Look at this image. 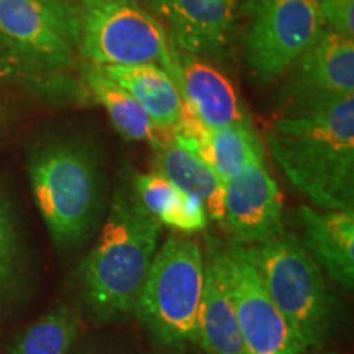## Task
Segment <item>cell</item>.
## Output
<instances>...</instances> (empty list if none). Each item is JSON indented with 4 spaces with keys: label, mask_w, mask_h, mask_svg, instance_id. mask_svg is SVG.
Listing matches in <instances>:
<instances>
[{
    "label": "cell",
    "mask_w": 354,
    "mask_h": 354,
    "mask_svg": "<svg viewBox=\"0 0 354 354\" xmlns=\"http://www.w3.org/2000/svg\"><path fill=\"white\" fill-rule=\"evenodd\" d=\"M266 143L287 180L320 210H354V95L284 112Z\"/></svg>",
    "instance_id": "6da1fadb"
},
{
    "label": "cell",
    "mask_w": 354,
    "mask_h": 354,
    "mask_svg": "<svg viewBox=\"0 0 354 354\" xmlns=\"http://www.w3.org/2000/svg\"><path fill=\"white\" fill-rule=\"evenodd\" d=\"M165 225L140 202L131 180L115 190L95 246L84 261V299L102 322L130 315Z\"/></svg>",
    "instance_id": "7a4b0ae2"
},
{
    "label": "cell",
    "mask_w": 354,
    "mask_h": 354,
    "mask_svg": "<svg viewBox=\"0 0 354 354\" xmlns=\"http://www.w3.org/2000/svg\"><path fill=\"white\" fill-rule=\"evenodd\" d=\"M35 202L53 240L74 246L94 232L104 209L100 156L84 140H55L28 162Z\"/></svg>",
    "instance_id": "3957f363"
},
{
    "label": "cell",
    "mask_w": 354,
    "mask_h": 354,
    "mask_svg": "<svg viewBox=\"0 0 354 354\" xmlns=\"http://www.w3.org/2000/svg\"><path fill=\"white\" fill-rule=\"evenodd\" d=\"M0 43L38 91L88 95L82 81L64 79L81 63L76 0H0Z\"/></svg>",
    "instance_id": "277c9868"
},
{
    "label": "cell",
    "mask_w": 354,
    "mask_h": 354,
    "mask_svg": "<svg viewBox=\"0 0 354 354\" xmlns=\"http://www.w3.org/2000/svg\"><path fill=\"white\" fill-rule=\"evenodd\" d=\"M243 250L302 351L320 348L335 328L338 308L322 268L300 238L284 230L272 240Z\"/></svg>",
    "instance_id": "5b68a950"
},
{
    "label": "cell",
    "mask_w": 354,
    "mask_h": 354,
    "mask_svg": "<svg viewBox=\"0 0 354 354\" xmlns=\"http://www.w3.org/2000/svg\"><path fill=\"white\" fill-rule=\"evenodd\" d=\"M81 63L100 66L154 64L174 71V44L165 26L136 0H76Z\"/></svg>",
    "instance_id": "8992f818"
},
{
    "label": "cell",
    "mask_w": 354,
    "mask_h": 354,
    "mask_svg": "<svg viewBox=\"0 0 354 354\" xmlns=\"http://www.w3.org/2000/svg\"><path fill=\"white\" fill-rule=\"evenodd\" d=\"M203 254L190 238H167L154 254L133 313L165 344L196 342Z\"/></svg>",
    "instance_id": "52a82bcc"
},
{
    "label": "cell",
    "mask_w": 354,
    "mask_h": 354,
    "mask_svg": "<svg viewBox=\"0 0 354 354\" xmlns=\"http://www.w3.org/2000/svg\"><path fill=\"white\" fill-rule=\"evenodd\" d=\"M318 0H254L245 57L259 86H271L323 32Z\"/></svg>",
    "instance_id": "ba28073f"
},
{
    "label": "cell",
    "mask_w": 354,
    "mask_h": 354,
    "mask_svg": "<svg viewBox=\"0 0 354 354\" xmlns=\"http://www.w3.org/2000/svg\"><path fill=\"white\" fill-rule=\"evenodd\" d=\"M230 287L245 354L304 353L241 245H225Z\"/></svg>",
    "instance_id": "9c48e42d"
},
{
    "label": "cell",
    "mask_w": 354,
    "mask_h": 354,
    "mask_svg": "<svg viewBox=\"0 0 354 354\" xmlns=\"http://www.w3.org/2000/svg\"><path fill=\"white\" fill-rule=\"evenodd\" d=\"M284 77L286 112L322 107L354 95V39L323 28Z\"/></svg>",
    "instance_id": "30bf717a"
},
{
    "label": "cell",
    "mask_w": 354,
    "mask_h": 354,
    "mask_svg": "<svg viewBox=\"0 0 354 354\" xmlns=\"http://www.w3.org/2000/svg\"><path fill=\"white\" fill-rule=\"evenodd\" d=\"M165 26L177 50L223 61L243 0H136Z\"/></svg>",
    "instance_id": "8fae6325"
},
{
    "label": "cell",
    "mask_w": 354,
    "mask_h": 354,
    "mask_svg": "<svg viewBox=\"0 0 354 354\" xmlns=\"http://www.w3.org/2000/svg\"><path fill=\"white\" fill-rule=\"evenodd\" d=\"M223 223L241 246L261 245L284 232L282 197L266 161L250 162L225 184Z\"/></svg>",
    "instance_id": "7c38bea8"
},
{
    "label": "cell",
    "mask_w": 354,
    "mask_h": 354,
    "mask_svg": "<svg viewBox=\"0 0 354 354\" xmlns=\"http://www.w3.org/2000/svg\"><path fill=\"white\" fill-rule=\"evenodd\" d=\"M174 79L185 110L205 130L253 125L245 100L227 74L212 61L177 50L172 51Z\"/></svg>",
    "instance_id": "4fadbf2b"
},
{
    "label": "cell",
    "mask_w": 354,
    "mask_h": 354,
    "mask_svg": "<svg viewBox=\"0 0 354 354\" xmlns=\"http://www.w3.org/2000/svg\"><path fill=\"white\" fill-rule=\"evenodd\" d=\"M196 342L209 354H245L234 313L225 245L209 240L203 256V290Z\"/></svg>",
    "instance_id": "5bb4252c"
},
{
    "label": "cell",
    "mask_w": 354,
    "mask_h": 354,
    "mask_svg": "<svg viewBox=\"0 0 354 354\" xmlns=\"http://www.w3.org/2000/svg\"><path fill=\"white\" fill-rule=\"evenodd\" d=\"M300 241L336 284L354 287V210H320L302 205L297 212Z\"/></svg>",
    "instance_id": "9a60e30c"
},
{
    "label": "cell",
    "mask_w": 354,
    "mask_h": 354,
    "mask_svg": "<svg viewBox=\"0 0 354 354\" xmlns=\"http://www.w3.org/2000/svg\"><path fill=\"white\" fill-rule=\"evenodd\" d=\"M154 149V172L187 196L197 197L209 218L223 223V184L198 153L194 141L174 135Z\"/></svg>",
    "instance_id": "2e32d148"
},
{
    "label": "cell",
    "mask_w": 354,
    "mask_h": 354,
    "mask_svg": "<svg viewBox=\"0 0 354 354\" xmlns=\"http://www.w3.org/2000/svg\"><path fill=\"white\" fill-rule=\"evenodd\" d=\"M102 69L138 102L166 140L180 130L187 110L179 87L167 71L154 64L107 66Z\"/></svg>",
    "instance_id": "e0dca14e"
},
{
    "label": "cell",
    "mask_w": 354,
    "mask_h": 354,
    "mask_svg": "<svg viewBox=\"0 0 354 354\" xmlns=\"http://www.w3.org/2000/svg\"><path fill=\"white\" fill-rule=\"evenodd\" d=\"M81 81L91 99L97 102L109 115L110 122L123 138L130 141H146L156 148L166 138L153 125L138 102L122 86L110 79L100 66L81 63Z\"/></svg>",
    "instance_id": "ac0fdd59"
},
{
    "label": "cell",
    "mask_w": 354,
    "mask_h": 354,
    "mask_svg": "<svg viewBox=\"0 0 354 354\" xmlns=\"http://www.w3.org/2000/svg\"><path fill=\"white\" fill-rule=\"evenodd\" d=\"M192 141L202 158L218 176L223 187L246 165L266 161V148L253 125L203 130L201 136Z\"/></svg>",
    "instance_id": "d6986e66"
},
{
    "label": "cell",
    "mask_w": 354,
    "mask_h": 354,
    "mask_svg": "<svg viewBox=\"0 0 354 354\" xmlns=\"http://www.w3.org/2000/svg\"><path fill=\"white\" fill-rule=\"evenodd\" d=\"M79 318L61 307L35 322L13 344L10 354H69L79 336Z\"/></svg>",
    "instance_id": "ffe728a7"
},
{
    "label": "cell",
    "mask_w": 354,
    "mask_h": 354,
    "mask_svg": "<svg viewBox=\"0 0 354 354\" xmlns=\"http://www.w3.org/2000/svg\"><path fill=\"white\" fill-rule=\"evenodd\" d=\"M131 184L145 209L167 227L179 209L183 192L154 171L148 174H136L131 179Z\"/></svg>",
    "instance_id": "44dd1931"
},
{
    "label": "cell",
    "mask_w": 354,
    "mask_h": 354,
    "mask_svg": "<svg viewBox=\"0 0 354 354\" xmlns=\"http://www.w3.org/2000/svg\"><path fill=\"white\" fill-rule=\"evenodd\" d=\"M325 28L354 39V0H318Z\"/></svg>",
    "instance_id": "7402d4cb"
},
{
    "label": "cell",
    "mask_w": 354,
    "mask_h": 354,
    "mask_svg": "<svg viewBox=\"0 0 354 354\" xmlns=\"http://www.w3.org/2000/svg\"><path fill=\"white\" fill-rule=\"evenodd\" d=\"M17 261V233L10 210L0 197V286L10 279Z\"/></svg>",
    "instance_id": "603a6c76"
},
{
    "label": "cell",
    "mask_w": 354,
    "mask_h": 354,
    "mask_svg": "<svg viewBox=\"0 0 354 354\" xmlns=\"http://www.w3.org/2000/svg\"><path fill=\"white\" fill-rule=\"evenodd\" d=\"M207 225H209V215H207L203 203L197 197L187 196L183 192L179 209H177L167 227L179 230L183 233H194L205 230Z\"/></svg>",
    "instance_id": "cb8c5ba5"
},
{
    "label": "cell",
    "mask_w": 354,
    "mask_h": 354,
    "mask_svg": "<svg viewBox=\"0 0 354 354\" xmlns=\"http://www.w3.org/2000/svg\"><path fill=\"white\" fill-rule=\"evenodd\" d=\"M0 84L2 86H24V84H30L33 87L32 79L26 76L24 69L13 59L2 43H0Z\"/></svg>",
    "instance_id": "d4e9b609"
},
{
    "label": "cell",
    "mask_w": 354,
    "mask_h": 354,
    "mask_svg": "<svg viewBox=\"0 0 354 354\" xmlns=\"http://www.w3.org/2000/svg\"><path fill=\"white\" fill-rule=\"evenodd\" d=\"M7 117H8V113H7V109H6V105H3L2 102H0V127H2L3 123H6Z\"/></svg>",
    "instance_id": "484cf974"
},
{
    "label": "cell",
    "mask_w": 354,
    "mask_h": 354,
    "mask_svg": "<svg viewBox=\"0 0 354 354\" xmlns=\"http://www.w3.org/2000/svg\"><path fill=\"white\" fill-rule=\"evenodd\" d=\"M300 354H336V353H330V351H310V349H307V351L300 353Z\"/></svg>",
    "instance_id": "4316f807"
}]
</instances>
